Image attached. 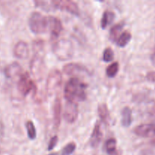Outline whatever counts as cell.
<instances>
[{"mask_svg":"<svg viewBox=\"0 0 155 155\" xmlns=\"http://www.w3.org/2000/svg\"><path fill=\"white\" fill-rule=\"evenodd\" d=\"M88 85L80 79L72 77L67 82L64 87V97L68 101L77 102L86 100V89Z\"/></svg>","mask_w":155,"mask_h":155,"instance_id":"6da1fadb","label":"cell"},{"mask_svg":"<svg viewBox=\"0 0 155 155\" xmlns=\"http://www.w3.org/2000/svg\"><path fill=\"white\" fill-rule=\"evenodd\" d=\"M52 51L58 60L68 61L74 56V45L69 39H61L53 45Z\"/></svg>","mask_w":155,"mask_h":155,"instance_id":"7a4b0ae2","label":"cell"},{"mask_svg":"<svg viewBox=\"0 0 155 155\" xmlns=\"http://www.w3.org/2000/svg\"><path fill=\"white\" fill-rule=\"evenodd\" d=\"M29 27L34 34H42L46 32L48 26V17L40 12H34L30 15L28 20Z\"/></svg>","mask_w":155,"mask_h":155,"instance_id":"3957f363","label":"cell"},{"mask_svg":"<svg viewBox=\"0 0 155 155\" xmlns=\"http://www.w3.org/2000/svg\"><path fill=\"white\" fill-rule=\"evenodd\" d=\"M62 74L58 70H53L49 73L46 82V92L51 96L61 88L62 83Z\"/></svg>","mask_w":155,"mask_h":155,"instance_id":"277c9868","label":"cell"},{"mask_svg":"<svg viewBox=\"0 0 155 155\" xmlns=\"http://www.w3.org/2000/svg\"><path fill=\"white\" fill-rule=\"evenodd\" d=\"M30 73L33 76L35 80L40 81L43 77L45 71V64L44 59L40 54H35L30 61Z\"/></svg>","mask_w":155,"mask_h":155,"instance_id":"5b68a950","label":"cell"},{"mask_svg":"<svg viewBox=\"0 0 155 155\" xmlns=\"http://www.w3.org/2000/svg\"><path fill=\"white\" fill-rule=\"evenodd\" d=\"M18 89L23 96H27L32 91L33 93L36 92V86L34 82L30 80L27 73H24L18 81Z\"/></svg>","mask_w":155,"mask_h":155,"instance_id":"8992f818","label":"cell"},{"mask_svg":"<svg viewBox=\"0 0 155 155\" xmlns=\"http://www.w3.org/2000/svg\"><path fill=\"white\" fill-rule=\"evenodd\" d=\"M51 4L54 8L65 11L75 16L80 15V8L78 7V5L75 2L69 1V0H54V1H51Z\"/></svg>","mask_w":155,"mask_h":155,"instance_id":"52a82bcc","label":"cell"},{"mask_svg":"<svg viewBox=\"0 0 155 155\" xmlns=\"http://www.w3.org/2000/svg\"><path fill=\"white\" fill-rule=\"evenodd\" d=\"M63 71L65 74L69 76H86L89 75L90 72L89 70L83 65L77 63H68L63 68Z\"/></svg>","mask_w":155,"mask_h":155,"instance_id":"ba28073f","label":"cell"},{"mask_svg":"<svg viewBox=\"0 0 155 155\" xmlns=\"http://www.w3.org/2000/svg\"><path fill=\"white\" fill-rule=\"evenodd\" d=\"M78 105L77 103L72 101H67L65 105L64 118L69 124H74L78 117Z\"/></svg>","mask_w":155,"mask_h":155,"instance_id":"9c48e42d","label":"cell"},{"mask_svg":"<svg viewBox=\"0 0 155 155\" xmlns=\"http://www.w3.org/2000/svg\"><path fill=\"white\" fill-rule=\"evenodd\" d=\"M136 136L142 138H151L155 136V124H143L135 127L133 130Z\"/></svg>","mask_w":155,"mask_h":155,"instance_id":"30bf717a","label":"cell"},{"mask_svg":"<svg viewBox=\"0 0 155 155\" xmlns=\"http://www.w3.org/2000/svg\"><path fill=\"white\" fill-rule=\"evenodd\" d=\"M5 75L8 79L10 80H15V79L20 78L22 76L23 69L21 64L18 62H12L5 68Z\"/></svg>","mask_w":155,"mask_h":155,"instance_id":"8fae6325","label":"cell"},{"mask_svg":"<svg viewBox=\"0 0 155 155\" xmlns=\"http://www.w3.org/2000/svg\"><path fill=\"white\" fill-rule=\"evenodd\" d=\"M48 27L50 29V34L51 39H56L63 30L61 21L55 17H48Z\"/></svg>","mask_w":155,"mask_h":155,"instance_id":"7c38bea8","label":"cell"},{"mask_svg":"<svg viewBox=\"0 0 155 155\" xmlns=\"http://www.w3.org/2000/svg\"><path fill=\"white\" fill-rule=\"evenodd\" d=\"M14 54L19 59H26L28 58L30 49L27 42L24 41H19L15 44L14 47Z\"/></svg>","mask_w":155,"mask_h":155,"instance_id":"4fadbf2b","label":"cell"},{"mask_svg":"<svg viewBox=\"0 0 155 155\" xmlns=\"http://www.w3.org/2000/svg\"><path fill=\"white\" fill-rule=\"evenodd\" d=\"M101 139H102V133L101 130V126H100L99 123L97 122L94 127L93 131H92L89 143L92 148H96L100 144Z\"/></svg>","mask_w":155,"mask_h":155,"instance_id":"5bb4252c","label":"cell"},{"mask_svg":"<svg viewBox=\"0 0 155 155\" xmlns=\"http://www.w3.org/2000/svg\"><path fill=\"white\" fill-rule=\"evenodd\" d=\"M61 102L59 98H56L53 106V120L54 125L56 128H58L61 124Z\"/></svg>","mask_w":155,"mask_h":155,"instance_id":"9a60e30c","label":"cell"},{"mask_svg":"<svg viewBox=\"0 0 155 155\" xmlns=\"http://www.w3.org/2000/svg\"><path fill=\"white\" fill-rule=\"evenodd\" d=\"M98 114L103 123L107 124L110 121V112L105 103H101L98 106Z\"/></svg>","mask_w":155,"mask_h":155,"instance_id":"2e32d148","label":"cell"},{"mask_svg":"<svg viewBox=\"0 0 155 155\" xmlns=\"http://www.w3.org/2000/svg\"><path fill=\"white\" fill-rule=\"evenodd\" d=\"M132 110L130 107H125L121 112V124L124 127H129L132 124Z\"/></svg>","mask_w":155,"mask_h":155,"instance_id":"e0dca14e","label":"cell"},{"mask_svg":"<svg viewBox=\"0 0 155 155\" xmlns=\"http://www.w3.org/2000/svg\"><path fill=\"white\" fill-rule=\"evenodd\" d=\"M124 23L121 22L119 24H116V25L113 26V27L110 28V33H109V38H110V40L112 42H115V41H117L118 38L120 36V33H121L122 30L124 27Z\"/></svg>","mask_w":155,"mask_h":155,"instance_id":"ac0fdd59","label":"cell"},{"mask_svg":"<svg viewBox=\"0 0 155 155\" xmlns=\"http://www.w3.org/2000/svg\"><path fill=\"white\" fill-rule=\"evenodd\" d=\"M115 15L114 12L110 11H105L102 15V18L101 20V27L102 29H106L107 26L112 24L114 20Z\"/></svg>","mask_w":155,"mask_h":155,"instance_id":"d6986e66","label":"cell"},{"mask_svg":"<svg viewBox=\"0 0 155 155\" xmlns=\"http://www.w3.org/2000/svg\"><path fill=\"white\" fill-rule=\"evenodd\" d=\"M132 39V34L129 31H124L120 34V36L118 38L117 41V44L119 47L124 48L126 45H128L129 42H130Z\"/></svg>","mask_w":155,"mask_h":155,"instance_id":"ffe728a7","label":"cell"},{"mask_svg":"<svg viewBox=\"0 0 155 155\" xmlns=\"http://www.w3.org/2000/svg\"><path fill=\"white\" fill-rule=\"evenodd\" d=\"M119 63L118 62H114L107 68L106 74H107L109 78H114L117 74L118 71H119Z\"/></svg>","mask_w":155,"mask_h":155,"instance_id":"44dd1931","label":"cell"},{"mask_svg":"<svg viewBox=\"0 0 155 155\" xmlns=\"http://www.w3.org/2000/svg\"><path fill=\"white\" fill-rule=\"evenodd\" d=\"M105 149L106 151L108 154L112 155L116 153L117 149V141L116 139L111 138L109 139L107 142H105Z\"/></svg>","mask_w":155,"mask_h":155,"instance_id":"7402d4cb","label":"cell"},{"mask_svg":"<svg viewBox=\"0 0 155 155\" xmlns=\"http://www.w3.org/2000/svg\"><path fill=\"white\" fill-rule=\"evenodd\" d=\"M26 128H27L29 139H31V140H34L36 138V130L34 124L31 120L27 121V124H26Z\"/></svg>","mask_w":155,"mask_h":155,"instance_id":"603a6c76","label":"cell"},{"mask_svg":"<svg viewBox=\"0 0 155 155\" xmlns=\"http://www.w3.org/2000/svg\"><path fill=\"white\" fill-rule=\"evenodd\" d=\"M114 58V53L111 48L108 47L104 49L103 52V61L104 62H110Z\"/></svg>","mask_w":155,"mask_h":155,"instance_id":"cb8c5ba5","label":"cell"},{"mask_svg":"<svg viewBox=\"0 0 155 155\" xmlns=\"http://www.w3.org/2000/svg\"><path fill=\"white\" fill-rule=\"evenodd\" d=\"M77 145L74 142H70L62 149L61 155H71L75 151Z\"/></svg>","mask_w":155,"mask_h":155,"instance_id":"d4e9b609","label":"cell"},{"mask_svg":"<svg viewBox=\"0 0 155 155\" xmlns=\"http://www.w3.org/2000/svg\"><path fill=\"white\" fill-rule=\"evenodd\" d=\"M58 142V137L57 136H54L53 137H51V139H50L49 142H48V151H51V150L54 149L55 148V146L57 145Z\"/></svg>","mask_w":155,"mask_h":155,"instance_id":"484cf974","label":"cell"},{"mask_svg":"<svg viewBox=\"0 0 155 155\" xmlns=\"http://www.w3.org/2000/svg\"><path fill=\"white\" fill-rule=\"evenodd\" d=\"M35 5H36V7H39L41 8L45 9V10H49L50 9L49 6H48V2H45L36 1L35 2Z\"/></svg>","mask_w":155,"mask_h":155,"instance_id":"4316f807","label":"cell"},{"mask_svg":"<svg viewBox=\"0 0 155 155\" xmlns=\"http://www.w3.org/2000/svg\"><path fill=\"white\" fill-rule=\"evenodd\" d=\"M147 79L151 82H155V71L148 73L147 74Z\"/></svg>","mask_w":155,"mask_h":155,"instance_id":"83f0119b","label":"cell"},{"mask_svg":"<svg viewBox=\"0 0 155 155\" xmlns=\"http://www.w3.org/2000/svg\"><path fill=\"white\" fill-rule=\"evenodd\" d=\"M151 62H152L153 64L155 65V52L153 53V54H151Z\"/></svg>","mask_w":155,"mask_h":155,"instance_id":"f1b7e54d","label":"cell"},{"mask_svg":"<svg viewBox=\"0 0 155 155\" xmlns=\"http://www.w3.org/2000/svg\"><path fill=\"white\" fill-rule=\"evenodd\" d=\"M48 155H59V154L57 152H54V153H51V154H49Z\"/></svg>","mask_w":155,"mask_h":155,"instance_id":"f546056e","label":"cell"},{"mask_svg":"<svg viewBox=\"0 0 155 155\" xmlns=\"http://www.w3.org/2000/svg\"><path fill=\"white\" fill-rule=\"evenodd\" d=\"M116 155H121V154H120V152H119V153H117V154H116Z\"/></svg>","mask_w":155,"mask_h":155,"instance_id":"4dcf8cb0","label":"cell"}]
</instances>
